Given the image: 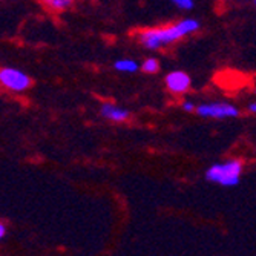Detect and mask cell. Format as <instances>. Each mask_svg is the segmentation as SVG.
<instances>
[{"instance_id": "obj_8", "label": "cell", "mask_w": 256, "mask_h": 256, "mask_svg": "<svg viewBox=\"0 0 256 256\" xmlns=\"http://www.w3.org/2000/svg\"><path fill=\"white\" fill-rule=\"evenodd\" d=\"M114 68L117 69L120 72H128V74H132L138 69V63L135 60H130V58H123V60H117L114 64Z\"/></svg>"}, {"instance_id": "obj_5", "label": "cell", "mask_w": 256, "mask_h": 256, "mask_svg": "<svg viewBox=\"0 0 256 256\" xmlns=\"http://www.w3.org/2000/svg\"><path fill=\"white\" fill-rule=\"evenodd\" d=\"M190 77L182 71H174L166 76V86L172 94H184L190 88Z\"/></svg>"}, {"instance_id": "obj_4", "label": "cell", "mask_w": 256, "mask_h": 256, "mask_svg": "<svg viewBox=\"0 0 256 256\" xmlns=\"http://www.w3.org/2000/svg\"><path fill=\"white\" fill-rule=\"evenodd\" d=\"M196 114L204 118H215V120H224V118H235L240 115V110L230 103L215 102V103H202L195 108Z\"/></svg>"}, {"instance_id": "obj_3", "label": "cell", "mask_w": 256, "mask_h": 256, "mask_svg": "<svg viewBox=\"0 0 256 256\" xmlns=\"http://www.w3.org/2000/svg\"><path fill=\"white\" fill-rule=\"evenodd\" d=\"M0 84L14 92H23L31 88L32 80L26 72L20 71V69L2 68L0 69Z\"/></svg>"}, {"instance_id": "obj_13", "label": "cell", "mask_w": 256, "mask_h": 256, "mask_svg": "<svg viewBox=\"0 0 256 256\" xmlns=\"http://www.w3.org/2000/svg\"><path fill=\"white\" fill-rule=\"evenodd\" d=\"M5 235V227L2 226V224H0V238H2Z\"/></svg>"}, {"instance_id": "obj_7", "label": "cell", "mask_w": 256, "mask_h": 256, "mask_svg": "<svg viewBox=\"0 0 256 256\" xmlns=\"http://www.w3.org/2000/svg\"><path fill=\"white\" fill-rule=\"evenodd\" d=\"M40 2L46 10L52 12H63L71 8L76 0H40Z\"/></svg>"}, {"instance_id": "obj_11", "label": "cell", "mask_w": 256, "mask_h": 256, "mask_svg": "<svg viewBox=\"0 0 256 256\" xmlns=\"http://www.w3.org/2000/svg\"><path fill=\"white\" fill-rule=\"evenodd\" d=\"M195 108H196V106H195L192 102H184V103H182V109H184L186 112H194Z\"/></svg>"}, {"instance_id": "obj_9", "label": "cell", "mask_w": 256, "mask_h": 256, "mask_svg": "<svg viewBox=\"0 0 256 256\" xmlns=\"http://www.w3.org/2000/svg\"><path fill=\"white\" fill-rule=\"evenodd\" d=\"M142 69H143V72L146 74H156L160 71V63L156 58L150 57V58H146L142 64Z\"/></svg>"}, {"instance_id": "obj_12", "label": "cell", "mask_w": 256, "mask_h": 256, "mask_svg": "<svg viewBox=\"0 0 256 256\" xmlns=\"http://www.w3.org/2000/svg\"><path fill=\"white\" fill-rule=\"evenodd\" d=\"M248 110H250L252 114H254V112H256V103H254V102L248 104Z\"/></svg>"}, {"instance_id": "obj_10", "label": "cell", "mask_w": 256, "mask_h": 256, "mask_svg": "<svg viewBox=\"0 0 256 256\" xmlns=\"http://www.w3.org/2000/svg\"><path fill=\"white\" fill-rule=\"evenodd\" d=\"M172 2H174L178 8L186 10V11L194 8V0H172Z\"/></svg>"}, {"instance_id": "obj_2", "label": "cell", "mask_w": 256, "mask_h": 256, "mask_svg": "<svg viewBox=\"0 0 256 256\" xmlns=\"http://www.w3.org/2000/svg\"><path fill=\"white\" fill-rule=\"evenodd\" d=\"M242 172V164L238 160H230L221 164H214L207 170V178L221 186H236Z\"/></svg>"}, {"instance_id": "obj_6", "label": "cell", "mask_w": 256, "mask_h": 256, "mask_svg": "<svg viewBox=\"0 0 256 256\" xmlns=\"http://www.w3.org/2000/svg\"><path fill=\"white\" fill-rule=\"evenodd\" d=\"M102 115L104 118L115 122V123H123L129 118V110L115 106L114 103H104L102 106Z\"/></svg>"}, {"instance_id": "obj_1", "label": "cell", "mask_w": 256, "mask_h": 256, "mask_svg": "<svg viewBox=\"0 0 256 256\" xmlns=\"http://www.w3.org/2000/svg\"><path fill=\"white\" fill-rule=\"evenodd\" d=\"M200 30V22L195 18H182L178 23L169 26H162V28H149L143 30L138 34V40L144 48L155 51L160 48H164V46L178 42L180 38L190 36Z\"/></svg>"}]
</instances>
